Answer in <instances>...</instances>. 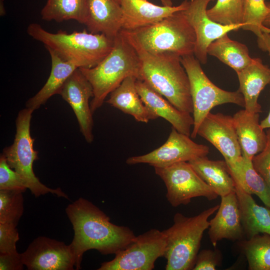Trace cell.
<instances>
[{"instance_id":"1","label":"cell","mask_w":270,"mask_h":270,"mask_svg":"<svg viewBox=\"0 0 270 270\" xmlns=\"http://www.w3.org/2000/svg\"><path fill=\"white\" fill-rule=\"evenodd\" d=\"M74 236L70 244L76 256V270L81 268L85 252L96 250L103 255L116 254L136 236L128 227L110 222V218L90 200L80 198L66 208Z\"/></svg>"},{"instance_id":"2","label":"cell","mask_w":270,"mask_h":270,"mask_svg":"<svg viewBox=\"0 0 270 270\" xmlns=\"http://www.w3.org/2000/svg\"><path fill=\"white\" fill-rule=\"evenodd\" d=\"M133 46L141 64V80L179 110L192 114L188 75L181 57L174 53L152 54L145 50L128 30H122Z\"/></svg>"},{"instance_id":"3","label":"cell","mask_w":270,"mask_h":270,"mask_svg":"<svg viewBox=\"0 0 270 270\" xmlns=\"http://www.w3.org/2000/svg\"><path fill=\"white\" fill-rule=\"evenodd\" d=\"M90 83L94 96L90 103L92 114L106 96L130 76L141 80V64L135 48L120 30L114 38L110 52L97 66L79 68Z\"/></svg>"},{"instance_id":"4","label":"cell","mask_w":270,"mask_h":270,"mask_svg":"<svg viewBox=\"0 0 270 270\" xmlns=\"http://www.w3.org/2000/svg\"><path fill=\"white\" fill-rule=\"evenodd\" d=\"M26 31L46 48L52 50L78 68L97 66L110 52L114 44V38L102 34L88 32L86 30L72 33L60 30L52 33L38 24L32 23Z\"/></svg>"},{"instance_id":"5","label":"cell","mask_w":270,"mask_h":270,"mask_svg":"<svg viewBox=\"0 0 270 270\" xmlns=\"http://www.w3.org/2000/svg\"><path fill=\"white\" fill-rule=\"evenodd\" d=\"M218 208L215 206L193 216L180 212L174 215L172 225L162 231L166 242V270H193L203 234L209 226L208 218Z\"/></svg>"},{"instance_id":"6","label":"cell","mask_w":270,"mask_h":270,"mask_svg":"<svg viewBox=\"0 0 270 270\" xmlns=\"http://www.w3.org/2000/svg\"><path fill=\"white\" fill-rule=\"evenodd\" d=\"M183 10L156 23L128 32L149 52H170L180 57L194 54L196 34Z\"/></svg>"},{"instance_id":"7","label":"cell","mask_w":270,"mask_h":270,"mask_svg":"<svg viewBox=\"0 0 270 270\" xmlns=\"http://www.w3.org/2000/svg\"><path fill=\"white\" fill-rule=\"evenodd\" d=\"M34 110L26 108L19 112L16 120V134L13 144L3 150L2 154L10 166L25 182L28 189L35 197L50 193L68 199L60 188H50L36 176L33 164L38 159V152L34 148V139L30 136V125Z\"/></svg>"},{"instance_id":"8","label":"cell","mask_w":270,"mask_h":270,"mask_svg":"<svg viewBox=\"0 0 270 270\" xmlns=\"http://www.w3.org/2000/svg\"><path fill=\"white\" fill-rule=\"evenodd\" d=\"M181 62L188 76L193 106L194 123L190 134L192 138L196 137L201 122L214 107L228 103L244 107V98L239 90H225L214 84L203 71L200 62L194 54L181 57Z\"/></svg>"},{"instance_id":"9","label":"cell","mask_w":270,"mask_h":270,"mask_svg":"<svg viewBox=\"0 0 270 270\" xmlns=\"http://www.w3.org/2000/svg\"><path fill=\"white\" fill-rule=\"evenodd\" d=\"M154 168L156 174L164 183L166 198L173 207L188 204L194 198L204 197L208 200H212L218 196L188 162Z\"/></svg>"},{"instance_id":"10","label":"cell","mask_w":270,"mask_h":270,"mask_svg":"<svg viewBox=\"0 0 270 270\" xmlns=\"http://www.w3.org/2000/svg\"><path fill=\"white\" fill-rule=\"evenodd\" d=\"M166 242L162 231L151 228L136 236L111 260L102 262L98 270H152L156 261L164 256Z\"/></svg>"},{"instance_id":"11","label":"cell","mask_w":270,"mask_h":270,"mask_svg":"<svg viewBox=\"0 0 270 270\" xmlns=\"http://www.w3.org/2000/svg\"><path fill=\"white\" fill-rule=\"evenodd\" d=\"M209 151L208 146L194 142L190 136L172 128L162 146L146 154L129 157L126 163L129 165L147 164L154 168H164L206 156Z\"/></svg>"},{"instance_id":"12","label":"cell","mask_w":270,"mask_h":270,"mask_svg":"<svg viewBox=\"0 0 270 270\" xmlns=\"http://www.w3.org/2000/svg\"><path fill=\"white\" fill-rule=\"evenodd\" d=\"M21 254L28 270H73L76 265L70 244L44 236L35 238Z\"/></svg>"},{"instance_id":"13","label":"cell","mask_w":270,"mask_h":270,"mask_svg":"<svg viewBox=\"0 0 270 270\" xmlns=\"http://www.w3.org/2000/svg\"><path fill=\"white\" fill-rule=\"evenodd\" d=\"M214 0H190L183 10L196 34L194 54L200 64L208 61L207 48L212 42L230 31L242 28L243 24L223 25L212 20L208 16L207 6Z\"/></svg>"},{"instance_id":"14","label":"cell","mask_w":270,"mask_h":270,"mask_svg":"<svg viewBox=\"0 0 270 270\" xmlns=\"http://www.w3.org/2000/svg\"><path fill=\"white\" fill-rule=\"evenodd\" d=\"M59 94L72 108L86 141L92 143L94 122L89 100L93 97V89L79 68L68 78Z\"/></svg>"},{"instance_id":"15","label":"cell","mask_w":270,"mask_h":270,"mask_svg":"<svg viewBox=\"0 0 270 270\" xmlns=\"http://www.w3.org/2000/svg\"><path fill=\"white\" fill-rule=\"evenodd\" d=\"M197 134L212 144L227 162L235 161L242 156L232 116L209 112L201 122Z\"/></svg>"},{"instance_id":"16","label":"cell","mask_w":270,"mask_h":270,"mask_svg":"<svg viewBox=\"0 0 270 270\" xmlns=\"http://www.w3.org/2000/svg\"><path fill=\"white\" fill-rule=\"evenodd\" d=\"M208 234L216 248L222 239L240 241L244 240L241 214L236 190L221 196L215 216L209 221Z\"/></svg>"},{"instance_id":"17","label":"cell","mask_w":270,"mask_h":270,"mask_svg":"<svg viewBox=\"0 0 270 270\" xmlns=\"http://www.w3.org/2000/svg\"><path fill=\"white\" fill-rule=\"evenodd\" d=\"M189 0L177 6H158L148 0H120L122 29L132 31L158 22L174 12L185 9Z\"/></svg>"},{"instance_id":"18","label":"cell","mask_w":270,"mask_h":270,"mask_svg":"<svg viewBox=\"0 0 270 270\" xmlns=\"http://www.w3.org/2000/svg\"><path fill=\"white\" fill-rule=\"evenodd\" d=\"M136 87L144 103L158 118H162L177 131L190 136L191 127L194 123L191 114L176 108L162 96L142 80H136Z\"/></svg>"},{"instance_id":"19","label":"cell","mask_w":270,"mask_h":270,"mask_svg":"<svg viewBox=\"0 0 270 270\" xmlns=\"http://www.w3.org/2000/svg\"><path fill=\"white\" fill-rule=\"evenodd\" d=\"M120 0H88L85 25L90 32L114 38L122 29Z\"/></svg>"},{"instance_id":"20","label":"cell","mask_w":270,"mask_h":270,"mask_svg":"<svg viewBox=\"0 0 270 270\" xmlns=\"http://www.w3.org/2000/svg\"><path fill=\"white\" fill-rule=\"evenodd\" d=\"M239 92L244 100V110L252 113H260L262 107L258 100L260 92L270 83V68L260 58H253L248 66L236 73Z\"/></svg>"},{"instance_id":"21","label":"cell","mask_w":270,"mask_h":270,"mask_svg":"<svg viewBox=\"0 0 270 270\" xmlns=\"http://www.w3.org/2000/svg\"><path fill=\"white\" fill-rule=\"evenodd\" d=\"M232 117L242 155L252 160L267 142L266 134L259 122V113L242 110Z\"/></svg>"},{"instance_id":"22","label":"cell","mask_w":270,"mask_h":270,"mask_svg":"<svg viewBox=\"0 0 270 270\" xmlns=\"http://www.w3.org/2000/svg\"><path fill=\"white\" fill-rule=\"evenodd\" d=\"M137 78L130 76L125 78L110 94L107 103L122 112L132 116L137 122L147 123L158 116L141 99L136 89Z\"/></svg>"},{"instance_id":"23","label":"cell","mask_w":270,"mask_h":270,"mask_svg":"<svg viewBox=\"0 0 270 270\" xmlns=\"http://www.w3.org/2000/svg\"><path fill=\"white\" fill-rule=\"evenodd\" d=\"M235 187L246 239L260 234L270 236V208L258 205L251 194L236 184Z\"/></svg>"},{"instance_id":"24","label":"cell","mask_w":270,"mask_h":270,"mask_svg":"<svg viewBox=\"0 0 270 270\" xmlns=\"http://www.w3.org/2000/svg\"><path fill=\"white\" fill-rule=\"evenodd\" d=\"M226 162L234 184L244 192L257 196L270 208V189L254 168L252 160L242 155L235 161Z\"/></svg>"},{"instance_id":"25","label":"cell","mask_w":270,"mask_h":270,"mask_svg":"<svg viewBox=\"0 0 270 270\" xmlns=\"http://www.w3.org/2000/svg\"><path fill=\"white\" fill-rule=\"evenodd\" d=\"M46 49L51 58L50 73L42 88L26 102V108L34 111L44 104L52 96L59 94L65 82L78 68L76 65L62 58L52 50Z\"/></svg>"},{"instance_id":"26","label":"cell","mask_w":270,"mask_h":270,"mask_svg":"<svg viewBox=\"0 0 270 270\" xmlns=\"http://www.w3.org/2000/svg\"><path fill=\"white\" fill-rule=\"evenodd\" d=\"M188 162L218 196H223L236 190L234 182L225 160H210L206 156Z\"/></svg>"},{"instance_id":"27","label":"cell","mask_w":270,"mask_h":270,"mask_svg":"<svg viewBox=\"0 0 270 270\" xmlns=\"http://www.w3.org/2000/svg\"><path fill=\"white\" fill-rule=\"evenodd\" d=\"M207 54L218 59L236 73L252 61L246 45L231 40L226 34L212 42L207 48Z\"/></svg>"},{"instance_id":"28","label":"cell","mask_w":270,"mask_h":270,"mask_svg":"<svg viewBox=\"0 0 270 270\" xmlns=\"http://www.w3.org/2000/svg\"><path fill=\"white\" fill-rule=\"evenodd\" d=\"M88 12V0H47L40 12L42 19L61 22L74 20L85 24Z\"/></svg>"},{"instance_id":"29","label":"cell","mask_w":270,"mask_h":270,"mask_svg":"<svg viewBox=\"0 0 270 270\" xmlns=\"http://www.w3.org/2000/svg\"><path fill=\"white\" fill-rule=\"evenodd\" d=\"M250 270H270V236L262 234L238 242Z\"/></svg>"},{"instance_id":"30","label":"cell","mask_w":270,"mask_h":270,"mask_svg":"<svg viewBox=\"0 0 270 270\" xmlns=\"http://www.w3.org/2000/svg\"><path fill=\"white\" fill-rule=\"evenodd\" d=\"M206 12L212 20L221 24L244 25L242 0H217Z\"/></svg>"},{"instance_id":"31","label":"cell","mask_w":270,"mask_h":270,"mask_svg":"<svg viewBox=\"0 0 270 270\" xmlns=\"http://www.w3.org/2000/svg\"><path fill=\"white\" fill-rule=\"evenodd\" d=\"M22 192L0 190V223L18 226L24 212Z\"/></svg>"},{"instance_id":"32","label":"cell","mask_w":270,"mask_h":270,"mask_svg":"<svg viewBox=\"0 0 270 270\" xmlns=\"http://www.w3.org/2000/svg\"><path fill=\"white\" fill-rule=\"evenodd\" d=\"M244 30L252 32L257 36L262 34V28L269 9L264 0H242Z\"/></svg>"},{"instance_id":"33","label":"cell","mask_w":270,"mask_h":270,"mask_svg":"<svg viewBox=\"0 0 270 270\" xmlns=\"http://www.w3.org/2000/svg\"><path fill=\"white\" fill-rule=\"evenodd\" d=\"M28 189L22 176L8 164L4 156H0V190L24 192Z\"/></svg>"},{"instance_id":"34","label":"cell","mask_w":270,"mask_h":270,"mask_svg":"<svg viewBox=\"0 0 270 270\" xmlns=\"http://www.w3.org/2000/svg\"><path fill=\"white\" fill-rule=\"evenodd\" d=\"M17 226L12 223H0V254L16 252V243L19 240Z\"/></svg>"},{"instance_id":"35","label":"cell","mask_w":270,"mask_h":270,"mask_svg":"<svg viewBox=\"0 0 270 270\" xmlns=\"http://www.w3.org/2000/svg\"><path fill=\"white\" fill-rule=\"evenodd\" d=\"M267 142L264 149L252 158L253 166L270 189V128L266 132Z\"/></svg>"},{"instance_id":"36","label":"cell","mask_w":270,"mask_h":270,"mask_svg":"<svg viewBox=\"0 0 270 270\" xmlns=\"http://www.w3.org/2000/svg\"><path fill=\"white\" fill-rule=\"evenodd\" d=\"M222 255L218 249L202 250L197 254L194 270H214L221 264Z\"/></svg>"},{"instance_id":"37","label":"cell","mask_w":270,"mask_h":270,"mask_svg":"<svg viewBox=\"0 0 270 270\" xmlns=\"http://www.w3.org/2000/svg\"><path fill=\"white\" fill-rule=\"evenodd\" d=\"M24 266L22 254L18 252L0 254V270H22Z\"/></svg>"},{"instance_id":"38","label":"cell","mask_w":270,"mask_h":270,"mask_svg":"<svg viewBox=\"0 0 270 270\" xmlns=\"http://www.w3.org/2000/svg\"><path fill=\"white\" fill-rule=\"evenodd\" d=\"M257 38L258 47L262 50L268 52L270 56V34L262 32Z\"/></svg>"},{"instance_id":"39","label":"cell","mask_w":270,"mask_h":270,"mask_svg":"<svg viewBox=\"0 0 270 270\" xmlns=\"http://www.w3.org/2000/svg\"><path fill=\"white\" fill-rule=\"evenodd\" d=\"M260 124L263 129L270 128V110L268 116L260 122Z\"/></svg>"},{"instance_id":"40","label":"cell","mask_w":270,"mask_h":270,"mask_svg":"<svg viewBox=\"0 0 270 270\" xmlns=\"http://www.w3.org/2000/svg\"><path fill=\"white\" fill-rule=\"evenodd\" d=\"M266 4L269 9L268 12L262 23V25L266 27L270 26V2H266Z\"/></svg>"},{"instance_id":"41","label":"cell","mask_w":270,"mask_h":270,"mask_svg":"<svg viewBox=\"0 0 270 270\" xmlns=\"http://www.w3.org/2000/svg\"><path fill=\"white\" fill-rule=\"evenodd\" d=\"M162 5L164 6H172V3L170 0H160Z\"/></svg>"},{"instance_id":"42","label":"cell","mask_w":270,"mask_h":270,"mask_svg":"<svg viewBox=\"0 0 270 270\" xmlns=\"http://www.w3.org/2000/svg\"><path fill=\"white\" fill-rule=\"evenodd\" d=\"M261 30L262 32H266L270 34V28H269L263 26L261 28Z\"/></svg>"}]
</instances>
